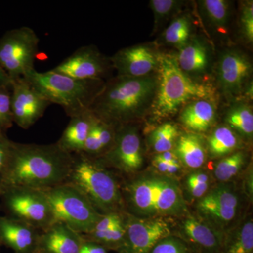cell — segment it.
<instances>
[{
    "label": "cell",
    "instance_id": "obj_1",
    "mask_svg": "<svg viewBox=\"0 0 253 253\" xmlns=\"http://www.w3.org/2000/svg\"><path fill=\"white\" fill-rule=\"evenodd\" d=\"M73 161V154L57 143L23 144L12 141L9 168L0 192L9 187L46 190L64 184Z\"/></svg>",
    "mask_w": 253,
    "mask_h": 253
},
{
    "label": "cell",
    "instance_id": "obj_2",
    "mask_svg": "<svg viewBox=\"0 0 253 253\" xmlns=\"http://www.w3.org/2000/svg\"><path fill=\"white\" fill-rule=\"evenodd\" d=\"M158 73L141 78L116 76L105 81L89 111L100 121L118 126L135 123L151 111Z\"/></svg>",
    "mask_w": 253,
    "mask_h": 253
},
{
    "label": "cell",
    "instance_id": "obj_3",
    "mask_svg": "<svg viewBox=\"0 0 253 253\" xmlns=\"http://www.w3.org/2000/svg\"><path fill=\"white\" fill-rule=\"evenodd\" d=\"M125 209L139 218L180 216L186 206L180 188L166 176L148 174L125 183L121 187Z\"/></svg>",
    "mask_w": 253,
    "mask_h": 253
},
{
    "label": "cell",
    "instance_id": "obj_4",
    "mask_svg": "<svg viewBox=\"0 0 253 253\" xmlns=\"http://www.w3.org/2000/svg\"><path fill=\"white\" fill-rule=\"evenodd\" d=\"M158 85L151 112L163 119L172 116L186 104L198 99H214V86L189 77L178 65L176 54L161 53Z\"/></svg>",
    "mask_w": 253,
    "mask_h": 253
},
{
    "label": "cell",
    "instance_id": "obj_5",
    "mask_svg": "<svg viewBox=\"0 0 253 253\" xmlns=\"http://www.w3.org/2000/svg\"><path fill=\"white\" fill-rule=\"evenodd\" d=\"M73 156L72 168L64 184L85 195L100 214L126 212L121 184L110 169L96 158L80 153Z\"/></svg>",
    "mask_w": 253,
    "mask_h": 253
},
{
    "label": "cell",
    "instance_id": "obj_6",
    "mask_svg": "<svg viewBox=\"0 0 253 253\" xmlns=\"http://www.w3.org/2000/svg\"><path fill=\"white\" fill-rule=\"evenodd\" d=\"M23 78L50 104L61 106L70 118L89 111L105 82L76 79L53 70L33 69Z\"/></svg>",
    "mask_w": 253,
    "mask_h": 253
},
{
    "label": "cell",
    "instance_id": "obj_7",
    "mask_svg": "<svg viewBox=\"0 0 253 253\" xmlns=\"http://www.w3.org/2000/svg\"><path fill=\"white\" fill-rule=\"evenodd\" d=\"M49 201L55 220L81 234L90 233L102 217L85 195L71 184L42 190Z\"/></svg>",
    "mask_w": 253,
    "mask_h": 253
},
{
    "label": "cell",
    "instance_id": "obj_8",
    "mask_svg": "<svg viewBox=\"0 0 253 253\" xmlns=\"http://www.w3.org/2000/svg\"><path fill=\"white\" fill-rule=\"evenodd\" d=\"M8 217L44 231L56 222L49 201L42 190L6 188L0 192Z\"/></svg>",
    "mask_w": 253,
    "mask_h": 253
},
{
    "label": "cell",
    "instance_id": "obj_9",
    "mask_svg": "<svg viewBox=\"0 0 253 253\" xmlns=\"http://www.w3.org/2000/svg\"><path fill=\"white\" fill-rule=\"evenodd\" d=\"M40 39L28 26L6 31L0 38V66L13 81L35 69Z\"/></svg>",
    "mask_w": 253,
    "mask_h": 253
},
{
    "label": "cell",
    "instance_id": "obj_10",
    "mask_svg": "<svg viewBox=\"0 0 253 253\" xmlns=\"http://www.w3.org/2000/svg\"><path fill=\"white\" fill-rule=\"evenodd\" d=\"M243 201L234 186L221 184L206 193L197 204L199 217L225 234L239 222Z\"/></svg>",
    "mask_w": 253,
    "mask_h": 253
},
{
    "label": "cell",
    "instance_id": "obj_11",
    "mask_svg": "<svg viewBox=\"0 0 253 253\" xmlns=\"http://www.w3.org/2000/svg\"><path fill=\"white\" fill-rule=\"evenodd\" d=\"M109 169L130 174L142 167V144L135 123L123 125L116 128L114 142L107 152L96 158Z\"/></svg>",
    "mask_w": 253,
    "mask_h": 253
},
{
    "label": "cell",
    "instance_id": "obj_12",
    "mask_svg": "<svg viewBox=\"0 0 253 253\" xmlns=\"http://www.w3.org/2000/svg\"><path fill=\"white\" fill-rule=\"evenodd\" d=\"M252 73V61L242 49L233 46L221 51L216 63V79L219 90L227 99L244 95Z\"/></svg>",
    "mask_w": 253,
    "mask_h": 253
},
{
    "label": "cell",
    "instance_id": "obj_13",
    "mask_svg": "<svg viewBox=\"0 0 253 253\" xmlns=\"http://www.w3.org/2000/svg\"><path fill=\"white\" fill-rule=\"evenodd\" d=\"M51 70L83 81H106L114 69L111 59L89 44L78 48Z\"/></svg>",
    "mask_w": 253,
    "mask_h": 253
},
{
    "label": "cell",
    "instance_id": "obj_14",
    "mask_svg": "<svg viewBox=\"0 0 253 253\" xmlns=\"http://www.w3.org/2000/svg\"><path fill=\"white\" fill-rule=\"evenodd\" d=\"M126 235L120 253H149L160 240L171 235L163 218H139L125 212Z\"/></svg>",
    "mask_w": 253,
    "mask_h": 253
},
{
    "label": "cell",
    "instance_id": "obj_15",
    "mask_svg": "<svg viewBox=\"0 0 253 253\" xmlns=\"http://www.w3.org/2000/svg\"><path fill=\"white\" fill-rule=\"evenodd\" d=\"M51 105L24 78L11 83V107L13 121L23 129L39 121Z\"/></svg>",
    "mask_w": 253,
    "mask_h": 253
},
{
    "label": "cell",
    "instance_id": "obj_16",
    "mask_svg": "<svg viewBox=\"0 0 253 253\" xmlns=\"http://www.w3.org/2000/svg\"><path fill=\"white\" fill-rule=\"evenodd\" d=\"M160 56L155 45L140 44L123 48L110 59L117 76L141 78L158 73Z\"/></svg>",
    "mask_w": 253,
    "mask_h": 253
},
{
    "label": "cell",
    "instance_id": "obj_17",
    "mask_svg": "<svg viewBox=\"0 0 253 253\" xmlns=\"http://www.w3.org/2000/svg\"><path fill=\"white\" fill-rule=\"evenodd\" d=\"M179 239L191 253H221L224 234L201 217L188 216L181 222Z\"/></svg>",
    "mask_w": 253,
    "mask_h": 253
},
{
    "label": "cell",
    "instance_id": "obj_18",
    "mask_svg": "<svg viewBox=\"0 0 253 253\" xmlns=\"http://www.w3.org/2000/svg\"><path fill=\"white\" fill-rule=\"evenodd\" d=\"M176 61L181 71L189 77L201 81L212 71V48L201 36H194L179 49Z\"/></svg>",
    "mask_w": 253,
    "mask_h": 253
},
{
    "label": "cell",
    "instance_id": "obj_19",
    "mask_svg": "<svg viewBox=\"0 0 253 253\" xmlns=\"http://www.w3.org/2000/svg\"><path fill=\"white\" fill-rule=\"evenodd\" d=\"M41 231L27 223L0 216V241L16 253H37Z\"/></svg>",
    "mask_w": 253,
    "mask_h": 253
},
{
    "label": "cell",
    "instance_id": "obj_20",
    "mask_svg": "<svg viewBox=\"0 0 253 253\" xmlns=\"http://www.w3.org/2000/svg\"><path fill=\"white\" fill-rule=\"evenodd\" d=\"M83 241L82 234L66 224L56 221L41 231L38 253H79Z\"/></svg>",
    "mask_w": 253,
    "mask_h": 253
},
{
    "label": "cell",
    "instance_id": "obj_21",
    "mask_svg": "<svg viewBox=\"0 0 253 253\" xmlns=\"http://www.w3.org/2000/svg\"><path fill=\"white\" fill-rule=\"evenodd\" d=\"M217 111L214 99H198L181 109L179 119L193 133L206 132L215 123Z\"/></svg>",
    "mask_w": 253,
    "mask_h": 253
},
{
    "label": "cell",
    "instance_id": "obj_22",
    "mask_svg": "<svg viewBox=\"0 0 253 253\" xmlns=\"http://www.w3.org/2000/svg\"><path fill=\"white\" fill-rule=\"evenodd\" d=\"M70 118L71 121L56 143L68 153L78 154L83 150L96 118L89 110L83 114Z\"/></svg>",
    "mask_w": 253,
    "mask_h": 253
},
{
    "label": "cell",
    "instance_id": "obj_23",
    "mask_svg": "<svg viewBox=\"0 0 253 253\" xmlns=\"http://www.w3.org/2000/svg\"><path fill=\"white\" fill-rule=\"evenodd\" d=\"M200 14L208 29L215 34L227 33L232 14V4L227 0L198 1Z\"/></svg>",
    "mask_w": 253,
    "mask_h": 253
},
{
    "label": "cell",
    "instance_id": "obj_24",
    "mask_svg": "<svg viewBox=\"0 0 253 253\" xmlns=\"http://www.w3.org/2000/svg\"><path fill=\"white\" fill-rule=\"evenodd\" d=\"M173 149L179 162L191 169L202 167L207 158V149L203 138L196 133L179 135Z\"/></svg>",
    "mask_w": 253,
    "mask_h": 253
},
{
    "label": "cell",
    "instance_id": "obj_25",
    "mask_svg": "<svg viewBox=\"0 0 253 253\" xmlns=\"http://www.w3.org/2000/svg\"><path fill=\"white\" fill-rule=\"evenodd\" d=\"M194 23L189 13H180L173 18L158 38V44L179 50L194 36Z\"/></svg>",
    "mask_w": 253,
    "mask_h": 253
},
{
    "label": "cell",
    "instance_id": "obj_26",
    "mask_svg": "<svg viewBox=\"0 0 253 253\" xmlns=\"http://www.w3.org/2000/svg\"><path fill=\"white\" fill-rule=\"evenodd\" d=\"M116 128L117 126L96 118L80 154L93 158L101 157L109 151L114 142Z\"/></svg>",
    "mask_w": 253,
    "mask_h": 253
},
{
    "label": "cell",
    "instance_id": "obj_27",
    "mask_svg": "<svg viewBox=\"0 0 253 253\" xmlns=\"http://www.w3.org/2000/svg\"><path fill=\"white\" fill-rule=\"evenodd\" d=\"M221 253H253V221L244 218L224 234Z\"/></svg>",
    "mask_w": 253,
    "mask_h": 253
},
{
    "label": "cell",
    "instance_id": "obj_28",
    "mask_svg": "<svg viewBox=\"0 0 253 253\" xmlns=\"http://www.w3.org/2000/svg\"><path fill=\"white\" fill-rule=\"evenodd\" d=\"M241 146L239 135L227 126L216 127L208 136L207 149L212 158H224Z\"/></svg>",
    "mask_w": 253,
    "mask_h": 253
},
{
    "label": "cell",
    "instance_id": "obj_29",
    "mask_svg": "<svg viewBox=\"0 0 253 253\" xmlns=\"http://www.w3.org/2000/svg\"><path fill=\"white\" fill-rule=\"evenodd\" d=\"M226 126L238 135L245 139H252L253 135V107L246 101L234 103L225 115Z\"/></svg>",
    "mask_w": 253,
    "mask_h": 253
},
{
    "label": "cell",
    "instance_id": "obj_30",
    "mask_svg": "<svg viewBox=\"0 0 253 253\" xmlns=\"http://www.w3.org/2000/svg\"><path fill=\"white\" fill-rule=\"evenodd\" d=\"M184 4L181 0H151L149 6L154 14L153 34L161 31L169 20L180 14Z\"/></svg>",
    "mask_w": 253,
    "mask_h": 253
},
{
    "label": "cell",
    "instance_id": "obj_31",
    "mask_svg": "<svg viewBox=\"0 0 253 253\" xmlns=\"http://www.w3.org/2000/svg\"><path fill=\"white\" fill-rule=\"evenodd\" d=\"M179 132L177 126L171 123L158 126L149 136V144L156 154L172 151Z\"/></svg>",
    "mask_w": 253,
    "mask_h": 253
},
{
    "label": "cell",
    "instance_id": "obj_32",
    "mask_svg": "<svg viewBox=\"0 0 253 253\" xmlns=\"http://www.w3.org/2000/svg\"><path fill=\"white\" fill-rule=\"evenodd\" d=\"M247 161V154L244 151H236L222 158L214 168V176L221 182L232 179L244 167Z\"/></svg>",
    "mask_w": 253,
    "mask_h": 253
},
{
    "label": "cell",
    "instance_id": "obj_33",
    "mask_svg": "<svg viewBox=\"0 0 253 253\" xmlns=\"http://www.w3.org/2000/svg\"><path fill=\"white\" fill-rule=\"evenodd\" d=\"M126 235L125 221L123 224L111 228L107 230L91 231L89 234H82L83 239L86 241L97 243L108 250L114 249L117 250L118 251L123 247Z\"/></svg>",
    "mask_w": 253,
    "mask_h": 253
},
{
    "label": "cell",
    "instance_id": "obj_34",
    "mask_svg": "<svg viewBox=\"0 0 253 253\" xmlns=\"http://www.w3.org/2000/svg\"><path fill=\"white\" fill-rule=\"evenodd\" d=\"M239 33L245 42H253V4L252 0L243 1L240 6Z\"/></svg>",
    "mask_w": 253,
    "mask_h": 253
},
{
    "label": "cell",
    "instance_id": "obj_35",
    "mask_svg": "<svg viewBox=\"0 0 253 253\" xmlns=\"http://www.w3.org/2000/svg\"><path fill=\"white\" fill-rule=\"evenodd\" d=\"M186 184L192 197L201 199L207 193L209 187V176L203 171L192 172L186 178Z\"/></svg>",
    "mask_w": 253,
    "mask_h": 253
},
{
    "label": "cell",
    "instance_id": "obj_36",
    "mask_svg": "<svg viewBox=\"0 0 253 253\" xmlns=\"http://www.w3.org/2000/svg\"><path fill=\"white\" fill-rule=\"evenodd\" d=\"M149 253H191L185 243L177 236L169 235L155 245Z\"/></svg>",
    "mask_w": 253,
    "mask_h": 253
},
{
    "label": "cell",
    "instance_id": "obj_37",
    "mask_svg": "<svg viewBox=\"0 0 253 253\" xmlns=\"http://www.w3.org/2000/svg\"><path fill=\"white\" fill-rule=\"evenodd\" d=\"M11 107V88L0 89V129L7 131L13 126Z\"/></svg>",
    "mask_w": 253,
    "mask_h": 253
},
{
    "label": "cell",
    "instance_id": "obj_38",
    "mask_svg": "<svg viewBox=\"0 0 253 253\" xmlns=\"http://www.w3.org/2000/svg\"><path fill=\"white\" fill-rule=\"evenodd\" d=\"M11 144L12 141L6 136V131L0 129V189L9 168Z\"/></svg>",
    "mask_w": 253,
    "mask_h": 253
},
{
    "label": "cell",
    "instance_id": "obj_39",
    "mask_svg": "<svg viewBox=\"0 0 253 253\" xmlns=\"http://www.w3.org/2000/svg\"><path fill=\"white\" fill-rule=\"evenodd\" d=\"M125 212L103 214L102 217L98 221L92 231L107 230L111 228L123 224L125 221Z\"/></svg>",
    "mask_w": 253,
    "mask_h": 253
},
{
    "label": "cell",
    "instance_id": "obj_40",
    "mask_svg": "<svg viewBox=\"0 0 253 253\" xmlns=\"http://www.w3.org/2000/svg\"><path fill=\"white\" fill-rule=\"evenodd\" d=\"M108 249L104 246L93 241H83L79 253H107Z\"/></svg>",
    "mask_w": 253,
    "mask_h": 253
},
{
    "label": "cell",
    "instance_id": "obj_41",
    "mask_svg": "<svg viewBox=\"0 0 253 253\" xmlns=\"http://www.w3.org/2000/svg\"><path fill=\"white\" fill-rule=\"evenodd\" d=\"M156 159L162 161L169 164L181 165L177 156L174 154V151H166V152L158 154L155 156Z\"/></svg>",
    "mask_w": 253,
    "mask_h": 253
},
{
    "label": "cell",
    "instance_id": "obj_42",
    "mask_svg": "<svg viewBox=\"0 0 253 253\" xmlns=\"http://www.w3.org/2000/svg\"><path fill=\"white\" fill-rule=\"evenodd\" d=\"M12 80L8 76L6 71L0 66V89L11 88Z\"/></svg>",
    "mask_w": 253,
    "mask_h": 253
},
{
    "label": "cell",
    "instance_id": "obj_43",
    "mask_svg": "<svg viewBox=\"0 0 253 253\" xmlns=\"http://www.w3.org/2000/svg\"><path fill=\"white\" fill-rule=\"evenodd\" d=\"M1 241H0V247H1Z\"/></svg>",
    "mask_w": 253,
    "mask_h": 253
},
{
    "label": "cell",
    "instance_id": "obj_44",
    "mask_svg": "<svg viewBox=\"0 0 253 253\" xmlns=\"http://www.w3.org/2000/svg\"></svg>",
    "mask_w": 253,
    "mask_h": 253
}]
</instances>
